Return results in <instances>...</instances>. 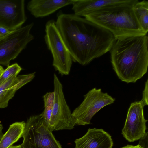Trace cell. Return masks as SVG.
<instances>
[{"mask_svg":"<svg viewBox=\"0 0 148 148\" xmlns=\"http://www.w3.org/2000/svg\"><path fill=\"white\" fill-rule=\"evenodd\" d=\"M57 26L73 61L82 66L110 51L115 40L108 30L74 14H57Z\"/></svg>","mask_w":148,"mask_h":148,"instance_id":"cell-1","label":"cell"},{"mask_svg":"<svg viewBox=\"0 0 148 148\" xmlns=\"http://www.w3.org/2000/svg\"><path fill=\"white\" fill-rule=\"evenodd\" d=\"M16 91L14 89L6 88L0 85V108L8 106L9 101L14 97Z\"/></svg>","mask_w":148,"mask_h":148,"instance_id":"cell-18","label":"cell"},{"mask_svg":"<svg viewBox=\"0 0 148 148\" xmlns=\"http://www.w3.org/2000/svg\"><path fill=\"white\" fill-rule=\"evenodd\" d=\"M81 104L73 110L72 115L76 125H85L90 124L94 116L105 106L114 103L115 99L101 89L94 88L84 96Z\"/></svg>","mask_w":148,"mask_h":148,"instance_id":"cell-7","label":"cell"},{"mask_svg":"<svg viewBox=\"0 0 148 148\" xmlns=\"http://www.w3.org/2000/svg\"><path fill=\"white\" fill-rule=\"evenodd\" d=\"M133 6L122 5L103 9L84 17L110 32L115 40L146 35L136 18Z\"/></svg>","mask_w":148,"mask_h":148,"instance_id":"cell-3","label":"cell"},{"mask_svg":"<svg viewBox=\"0 0 148 148\" xmlns=\"http://www.w3.org/2000/svg\"><path fill=\"white\" fill-rule=\"evenodd\" d=\"M147 80L145 82V87L143 92L142 98L141 101L142 102L144 106L147 105L148 102V82Z\"/></svg>","mask_w":148,"mask_h":148,"instance_id":"cell-19","label":"cell"},{"mask_svg":"<svg viewBox=\"0 0 148 148\" xmlns=\"http://www.w3.org/2000/svg\"><path fill=\"white\" fill-rule=\"evenodd\" d=\"M27 17L24 0H0V26L12 31L22 27Z\"/></svg>","mask_w":148,"mask_h":148,"instance_id":"cell-10","label":"cell"},{"mask_svg":"<svg viewBox=\"0 0 148 148\" xmlns=\"http://www.w3.org/2000/svg\"><path fill=\"white\" fill-rule=\"evenodd\" d=\"M4 70L3 67L0 65V77L3 71Z\"/></svg>","mask_w":148,"mask_h":148,"instance_id":"cell-24","label":"cell"},{"mask_svg":"<svg viewBox=\"0 0 148 148\" xmlns=\"http://www.w3.org/2000/svg\"><path fill=\"white\" fill-rule=\"evenodd\" d=\"M34 25L32 23L0 38V65L8 66L10 61L16 58L34 39L30 33Z\"/></svg>","mask_w":148,"mask_h":148,"instance_id":"cell-6","label":"cell"},{"mask_svg":"<svg viewBox=\"0 0 148 148\" xmlns=\"http://www.w3.org/2000/svg\"><path fill=\"white\" fill-rule=\"evenodd\" d=\"M3 128L2 124L0 123V141L4 134L3 131Z\"/></svg>","mask_w":148,"mask_h":148,"instance_id":"cell-23","label":"cell"},{"mask_svg":"<svg viewBox=\"0 0 148 148\" xmlns=\"http://www.w3.org/2000/svg\"><path fill=\"white\" fill-rule=\"evenodd\" d=\"M144 106L140 100L132 103L128 109L122 134L129 142L140 140L146 132L147 120L144 117Z\"/></svg>","mask_w":148,"mask_h":148,"instance_id":"cell-9","label":"cell"},{"mask_svg":"<svg viewBox=\"0 0 148 148\" xmlns=\"http://www.w3.org/2000/svg\"><path fill=\"white\" fill-rule=\"evenodd\" d=\"M43 99L44 110L40 114L42 118L44 124L46 127L49 121L53 110L54 100V91L45 94L43 96Z\"/></svg>","mask_w":148,"mask_h":148,"instance_id":"cell-16","label":"cell"},{"mask_svg":"<svg viewBox=\"0 0 148 148\" xmlns=\"http://www.w3.org/2000/svg\"><path fill=\"white\" fill-rule=\"evenodd\" d=\"M75 148H112L111 136L102 129H89L82 137L76 139Z\"/></svg>","mask_w":148,"mask_h":148,"instance_id":"cell-12","label":"cell"},{"mask_svg":"<svg viewBox=\"0 0 148 148\" xmlns=\"http://www.w3.org/2000/svg\"><path fill=\"white\" fill-rule=\"evenodd\" d=\"M121 148H141V147L138 145L135 146L128 145Z\"/></svg>","mask_w":148,"mask_h":148,"instance_id":"cell-22","label":"cell"},{"mask_svg":"<svg viewBox=\"0 0 148 148\" xmlns=\"http://www.w3.org/2000/svg\"><path fill=\"white\" fill-rule=\"evenodd\" d=\"M11 31L7 28L0 26V38H2L9 33Z\"/></svg>","mask_w":148,"mask_h":148,"instance_id":"cell-21","label":"cell"},{"mask_svg":"<svg viewBox=\"0 0 148 148\" xmlns=\"http://www.w3.org/2000/svg\"><path fill=\"white\" fill-rule=\"evenodd\" d=\"M54 100L51 117L46 127L51 132L71 130L76 125L75 121L65 100L63 86L56 75L53 80Z\"/></svg>","mask_w":148,"mask_h":148,"instance_id":"cell-8","label":"cell"},{"mask_svg":"<svg viewBox=\"0 0 148 148\" xmlns=\"http://www.w3.org/2000/svg\"><path fill=\"white\" fill-rule=\"evenodd\" d=\"M26 122H15L10 125L0 141V148H8L22 137Z\"/></svg>","mask_w":148,"mask_h":148,"instance_id":"cell-14","label":"cell"},{"mask_svg":"<svg viewBox=\"0 0 148 148\" xmlns=\"http://www.w3.org/2000/svg\"><path fill=\"white\" fill-rule=\"evenodd\" d=\"M45 32L44 40L53 56V66L61 75H68L73 61L55 21L50 20L46 23Z\"/></svg>","mask_w":148,"mask_h":148,"instance_id":"cell-4","label":"cell"},{"mask_svg":"<svg viewBox=\"0 0 148 148\" xmlns=\"http://www.w3.org/2000/svg\"><path fill=\"white\" fill-rule=\"evenodd\" d=\"M132 8L139 25L147 34L148 31V1L138 0Z\"/></svg>","mask_w":148,"mask_h":148,"instance_id":"cell-15","label":"cell"},{"mask_svg":"<svg viewBox=\"0 0 148 148\" xmlns=\"http://www.w3.org/2000/svg\"><path fill=\"white\" fill-rule=\"evenodd\" d=\"M148 37L146 35L115 40L110 51L113 69L118 78L134 83L147 71Z\"/></svg>","mask_w":148,"mask_h":148,"instance_id":"cell-2","label":"cell"},{"mask_svg":"<svg viewBox=\"0 0 148 148\" xmlns=\"http://www.w3.org/2000/svg\"><path fill=\"white\" fill-rule=\"evenodd\" d=\"M138 0H75L72 10L74 14L85 16L103 9L122 5H134Z\"/></svg>","mask_w":148,"mask_h":148,"instance_id":"cell-11","label":"cell"},{"mask_svg":"<svg viewBox=\"0 0 148 148\" xmlns=\"http://www.w3.org/2000/svg\"><path fill=\"white\" fill-rule=\"evenodd\" d=\"M75 0H31L27 5V10L36 18L49 15L60 8L72 5Z\"/></svg>","mask_w":148,"mask_h":148,"instance_id":"cell-13","label":"cell"},{"mask_svg":"<svg viewBox=\"0 0 148 148\" xmlns=\"http://www.w3.org/2000/svg\"><path fill=\"white\" fill-rule=\"evenodd\" d=\"M148 134L146 132L144 136L140 140L138 145L141 148H148Z\"/></svg>","mask_w":148,"mask_h":148,"instance_id":"cell-20","label":"cell"},{"mask_svg":"<svg viewBox=\"0 0 148 148\" xmlns=\"http://www.w3.org/2000/svg\"><path fill=\"white\" fill-rule=\"evenodd\" d=\"M22 69L17 63L7 66L0 77V85L12 77L17 76Z\"/></svg>","mask_w":148,"mask_h":148,"instance_id":"cell-17","label":"cell"},{"mask_svg":"<svg viewBox=\"0 0 148 148\" xmlns=\"http://www.w3.org/2000/svg\"><path fill=\"white\" fill-rule=\"evenodd\" d=\"M22 137L23 148H62L44 125L40 114L31 116L27 119Z\"/></svg>","mask_w":148,"mask_h":148,"instance_id":"cell-5","label":"cell"}]
</instances>
